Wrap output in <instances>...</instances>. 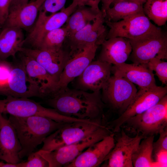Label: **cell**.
Returning <instances> with one entry per match:
<instances>
[{
	"instance_id": "d4e9b609",
	"label": "cell",
	"mask_w": 167,
	"mask_h": 167,
	"mask_svg": "<svg viewBox=\"0 0 167 167\" xmlns=\"http://www.w3.org/2000/svg\"><path fill=\"white\" fill-rule=\"evenodd\" d=\"M102 12L100 9H96L91 7L77 6L66 23L65 26L68 33L67 37L94 21Z\"/></svg>"
},
{
	"instance_id": "8992f818",
	"label": "cell",
	"mask_w": 167,
	"mask_h": 167,
	"mask_svg": "<svg viewBox=\"0 0 167 167\" xmlns=\"http://www.w3.org/2000/svg\"><path fill=\"white\" fill-rule=\"evenodd\" d=\"M0 112L2 114L20 117L40 116L50 118L59 122L70 123L77 119L59 113L55 109L45 108L28 98L7 96L0 99Z\"/></svg>"
},
{
	"instance_id": "ffe728a7",
	"label": "cell",
	"mask_w": 167,
	"mask_h": 167,
	"mask_svg": "<svg viewBox=\"0 0 167 167\" xmlns=\"http://www.w3.org/2000/svg\"><path fill=\"white\" fill-rule=\"evenodd\" d=\"M7 96L41 97L38 88L29 79L20 62L17 64H12L8 81Z\"/></svg>"
},
{
	"instance_id": "74e56055",
	"label": "cell",
	"mask_w": 167,
	"mask_h": 167,
	"mask_svg": "<svg viewBox=\"0 0 167 167\" xmlns=\"http://www.w3.org/2000/svg\"><path fill=\"white\" fill-rule=\"evenodd\" d=\"M29 0H15L12 3L10 7H19L24 6L28 3ZM36 0H31V2L34 1Z\"/></svg>"
},
{
	"instance_id": "e0dca14e",
	"label": "cell",
	"mask_w": 167,
	"mask_h": 167,
	"mask_svg": "<svg viewBox=\"0 0 167 167\" xmlns=\"http://www.w3.org/2000/svg\"><path fill=\"white\" fill-rule=\"evenodd\" d=\"M114 133L90 145L65 167H96L103 163L115 144Z\"/></svg>"
},
{
	"instance_id": "7bdbcfd3",
	"label": "cell",
	"mask_w": 167,
	"mask_h": 167,
	"mask_svg": "<svg viewBox=\"0 0 167 167\" xmlns=\"http://www.w3.org/2000/svg\"><path fill=\"white\" fill-rule=\"evenodd\" d=\"M14 0H14L13 1H14Z\"/></svg>"
},
{
	"instance_id": "d6986e66",
	"label": "cell",
	"mask_w": 167,
	"mask_h": 167,
	"mask_svg": "<svg viewBox=\"0 0 167 167\" xmlns=\"http://www.w3.org/2000/svg\"><path fill=\"white\" fill-rule=\"evenodd\" d=\"M21 149L15 127L8 119L2 116L0 127V159L9 163H20L19 154Z\"/></svg>"
},
{
	"instance_id": "484cf974",
	"label": "cell",
	"mask_w": 167,
	"mask_h": 167,
	"mask_svg": "<svg viewBox=\"0 0 167 167\" xmlns=\"http://www.w3.org/2000/svg\"><path fill=\"white\" fill-rule=\"evenodd\" d=\"M154 138V135H151L143 139L141 141L132 156L133 167H159L158 163L153 160L152 157Z\"/></svg>"
},
{
	"instance_id": "d590c367",
	"label": "cell",
	"mask_w": 167,
	"mask_h": 167,
	"mask_svg": "<svg viewBox=\"0 0 167 167\" xmlns=\"http://www.w3.org/2000/svg\"><path fill=\"white\" fill-rule=\"evenodd\" d=\"M78 6H88L96 9H100L99 4L101 0H72Z\"/></svg>"
},
{
	"instance_id": "f1b7e54d",
	"label": "cell",
	"mask_w": 167,
	"mask_h": 167,
	"mask_svg": "<svg viewBox=\"0 0 167 167\" xmlns=\"http://www.w3.org/2000/svg\"><path fill=\"white\" fill-rule=\"evenodd\" d=\"M68 34L67 29L65 26L53 30L44 35L36 49L59 50L62 48Z\"/></svg>"
},
{
	"instance_id": "7a4b0ae2",
	"label": "cell",
	"mask_w": 167,
	"mask_h": 167,
	"mask_svg": "<svg viewBox=\"0 0 167 167\" xmlns=\"http://www.w3.org/2000/svg\"><path fill=\"white\" fill-rule=\"evenodd\" d=\"M8 119L15 127L21 144L20 159L28 156L47 137L67 123L40 116L20 117L10 115Z\"/></svg>"
},
{
	"instance_id": "2e32d148",
	"label": "cell",
	"mask_w": 167,
	"mask_h": 167,
	"mask_svg": "<svg viewBox=\"0 0 167 167\" xmlns=\"http://www.w3.org/2000/svg\"><path fill=\"white\" fill-rule=\"evenodd\" d=\"M112 64L92 61L77 78L76 89L92 92L100 91L111 76Z\"/></svg>"
},
{
	"instance_id": "ba28073f",
	"label": "cell",
	"mask_w": 167,
	"mask_h": 167,
	"mask_svg": "<svg viewBox=\"0 0 167 167\" xmlns=\"http://www.w3.org/2000/svg\"><path fill=\"white\" fill-rule=\"evenodd\" d=\"M101 89L102 100L106 107L119 116L126 110L137 92L134 84L114 75L110 76Z\"/></svg>"
},
{
	"instance_id": "e575fe53",
	"label": "cell",
	"mask_w": 167,
	"mask_h": 167,
	"mask_svg": "<svg viewBox=\"0 0 167 167\" xmlns=\"http://www.w3.org/2000/svg\"><path fill=\"white\" fill-rule=\"evenodd\" d=\"M155 161L159 167H167V151H162L155 154Z\"/></svg>"
},
{
	"instance_id": "83f0119b",
	"label": "cell",
	"mask_w": 167,
	"mask_h": 167,
	"mask_svg": "<svg viewBox=\"0 0 167 167\" xmlns=\"http://www.w3.org/2000/svg\"><path fill=\"white\" fill-rule=\"evenodd\" d=\"M143 12L150 19L159 26L167 20V0H147L143 6Z\"/></svg>"
},
{
	"instance_id": "cb8c5ba5",
	"label": "cell",
	"mask_w": 167,
	"mask_h": 167,
	"mask_svg": "<svg viewBox=\"0 0 167 167\" xmlns=\"http://www.w3.org/2000/svg\"><path fill=\"white\" fill-rule=\"evenodd\" d=\"M0 33V58L15 57L25 43L22 29L15 27H3Z\"/></svg>"
},
{
	"instance_id": "ac0fdd59",
	"label": "cell",
	"mask_w": 167,
	"mask_h": 167,
	"mask_svg": "<svg viewBox=\"0 0 167 167\" xmlns=\"http://www.w3.org/2000/svg\"><path fill=\"white\" fill-rule=\"evenodd\" d=\"M20 56V62L29 79L38 88L41 97L52 98L55 93L57 82L33 58L22 53Z\"/></svg>"
},
{
	"instance_id": "b9f144b4",
	"label": "cell",
	"mask_w": 167,
	"mask_h": 167,
	"mask_svg": "<svg viewBox=\"0 0 167 167\" xmlns=\"http://www.w3.org/2000/svg\"><path fill=\"white\" fill-rule=\"evenodd\" d=\"M2 116V113H1V112H0V127L1 124V118Z\"/></svg>"
},
{
	"instance_id": "6da1fadb",
	"label": "cell",
	"mask_w": 167,
	"mask_h": 167,
	"mask_svg": "<svg viewBox=\"0 0 167 167\" xmlns=\"http://www.w3.org/2000/svg\"><path fill=\"white\" fill-rule=\"evenodd\" d=\"M47 101L60 114L81 119H103L104 109L106 107L100 91L89 92L68 87Z\"/></svg>"
},
{
	"instance_id": "60d3db41",
	"label": "cell",
	"mask_w": 167,
	"mask_h": 167,
	"mask_svg": "<svg viewBox=\"0 0 167 167\" xmlns=\"http://www.w3.org/2000/svg\"><path fill=\"white\" fill-rule=\"evenodd\" d=\"M9 62L0 58V70L4 66L8 64Z\"/></svg>"
},
{
	"instance_id": "5bb4252c",
	"label": "cell",
	"mask_w": 167,
	"mask_h": 167,
	"mask_svg": "<svg viewBox=\"0 0 167 167\" xmlns=\"http://www.w3.org/2000/svg\"><path fill=\"white\" fill-rule=\"evenodd\" d=\"M99 46L95 43L89 44L70 58L57 82L54 96L67 87L70 83L83 72L93 61Z\"/></svg>"
},
{
	"instance_id": "603a6c76",
	"label": "cell",
	"mask_w": 167,
	"mask_h": 167,
	"mask_svg": "<svg viewBox=\"0 0 167 167\" xmlns=\"http://www.w3.org/2000/svg\"><path fill=\"white\" fill-rule=\"evenodd\" d=\"M101 45V50L98 59L112 65L125 62L132 51L129 41L124 37L105 39Z\"/></svg>"
},
{
	"instance_id": "836d02e7",
	"label": "cell",
	"mask_w": 167,
	"mask_h": 167,
	"mask_svg": "<svg viewBox=\"0 0 167 167\" xmlns=\"http://www.w3.org/2000/svg\"><path fill=\"white\" fill-rule=\"evenodd\" d=\"M14 0H0V28L5 24Z\"/></svg>"
},
{
	"instance_id": "44dd1931",
	"label": "cell",
	"mask_w": 167,
	"mask_h": 167,
	"mask_svg": "<svg viewBox=\"0 0 167 167\" xmlns=\"http://www.w3.org/2000/svg\"><path fill=\"white\" fill-rule=\"evenodd\" d=\"M111 73L126 79L138 85L139 88L146 89L156 86L153 71L146 64L124 62L114 65L112 66Z\"/></svg>"
},
{
	"instance_id": "9a60e30c",
	"label": "cell",
	"mask_w": 167,
	"mask_h": 167,
	"mask_svg": "<svg viewBox=\"0 0 167 167\" xmlns=\"http://www.w3.org/2000/svg\"><path fill=\"white\" fill-rule=\"evenodd\" d=\"M20 53L30 57L41 65L57 82L68 60L69 51L62 48L58 50L22 47Z\"/></svg>"
},
{
	"instance_id": "7402d4cb",
	"label": "cell",
	"mask_w": 167,
	"mask_h": 167,
	"mask_svg": "<svg viewBox=\"0 0 167 167\" xmlns=\"http://www.w3.org/2000/svg\"><path fill=\"white\" fill-rule=\"evenodd\" d=\"M45 1L36 0L21 6L11 7L3 27H15L25 30L32 28L37 20L39 9Z\"/></svg>"
},
{
	"instance_id": "8fae6325",
	"label": "cell",
	"mask_w": 167,
	"mask_h": 167,
	"mask_svg": "<svg viewBox=\"0 0 167 167\" xmlns=\"http://www.w3.org/2000/svg\"><path fill=\"white\" fill-rule=\"evenodd\" d=\"M105 17L102 12L93 21L71 36L67 37L71 58L82 51L87 45L95 43L101 45L105 39L107 32L104 24Z\"/></svg>"
},
{
	"instance_id": "5b68a950",
	"label": "cell",
	"mask_w": 167,
	"mask_h": 167,
	"mask_svg": "<svg viewBox=\"0 0 167 167\" xmlns=\"http://www.w3.org/2000/svg\"><path fill=\"white\" fill-rule=\"evenodd\" d=\"M105 124L103 119H84L66 123L45 138L40 150L50 151L70 144L86 137Z\"/></svg>"
},
{
	"instance_id": "ab89813d",
	"label": "cell",
	"mask_w": 167,
	"mask_h": 167,
	"mask_svg": "<svg viewBox=\"0 0 167 167\" xmlns=\"http://www.w3.org/2000/svg\"><path fill=\"white\" fill-rule=\"evenodd\" d=\"M147 0H113L112 3L113 4L118 2L123 1H128L134 2L141 4L143 5Z\"/></svg>"
},
{
	"instance_id": "277c9868",
	"label": "cell",
	"mask_w": 167,
	"mask_h": 167,
	"mask_svg": "<svg viewBox=\"0 0 167 167\" xmlns=\"http://www.w3.org/2000/svg\"><path fill=\"white\" fill-rule=\"evenodd\" d=\"M167 95L143 112L128 119L122 126L143 138L157 135L167 127Z\"/></svg>"
},
{
	"instance_id": "4dcf8cb0",
	"label": "cell",
	"mask_w": 167,
	"mask_h": 167,
	"mask_svg": "<svg viewBox=\"0 0 167 167\" xmlns=\"http://www.w3.org/2000/svg\"><path fill=\"white\" fill-rule=\"evenodd\" d=\"M67 0H45L40 7L38 15H49L65 7Z\"/></svg>"
},
{
	"instance_id": "ee69618b",
	"label": "cell",
	"mask_w": 167,
	"mask_h": 167,
	"mask_svg": "<svg viewBox=\"0 0 167 167\" xmlns=\"http://www.w3.org/2000/svg\"><path fill=\"white\" fill-rule=\"evenodd\" d=\"M0 32H1L0 31Z\"/></svg>"
},
{
	"instance_id": "4316f807",
	"label": "cell",
	"mask_w": 167,
	"mask_h": 167,
	"mask_svg": "<svg viewBox=\"0 0 167 167\" xmlns=\"http://www.w3.org/2000/svg\"><path fill=\"white\" fill-rule=\"evenodd\" d=\"M113 4L106 11L105 21L117 22L130 15L143 13V5L134 2L123 1Z\"/></svg>"
},
{
	"instance_id": "1f68e13d",
	"label": "cell",
	"mask_w": 167,
	"mask_h": 167,
	"mask_svg": "<svg viewBox=\"0 0 167 167\" xmlns=\"http://www.w3.org/2000/svg\"><path fill=\"white\" fill-rule=\"evenodd\" d=\"M28 157L27 161L21 162V167H49L48 162L37 152H32Z\"/></svg>"
},
{
	"instance_id": "3957f363",
	"label": "cell",
	"mask_w": 167,
	"mask_h": 167,
	"mask_svg": "<svg viewBox=\"0 0 167 167\" xmlns=\"http://www.w3.org/2000/svg\"><path fill=\"white\" fill-rule=\"evenodd\" d=\"M132 46L129 60L136 65L147 64L156 58L167 59V35L157 27L149 32L133 39H129Z\"/></svg>"
},
{
	"instance_id": "d6a6232c",
	"label": "cell",
	"mask_w": 167,
	"mask_h": 167,
	"mask_svg": "<svg viewBox=\"0 0 167 167\" xmlns=\"http://www.w3.org/2000/svg\"><path fill=\"white\" fill-rule=\"evenodd\" d=\"M158 140L153 143V153L162 151H167V128L166 127L159 133Z\"/></svg>"
},
{
	"instance_id": "4fadbf2b",
	"label": "cell",
	"mask_w": 167,
	"mask_h": 167,
	"mask_svg": "<svg viewBox=\"0 0 167 167\" xmlns=\"http://www.w3.org/2000/svg\"><path fill=\"white\" fill-rule=\"evenodd\" d=\"M143 137L136 134L131 137L122 129L115 145L105 161L101 165L103 167H133L132 157Z\"/></svg>"
},
{
	"instance_id": "9c48e42d",
	"label": "cell",
	"mask_w": 167,
	"mask_h": 167,
	"mask_svg": "<svg viewBox=\"0 0 167 167\" xmlns=\"http://www.w3.org/2000/svg\"><path fill=\"white\" fill-rule=\"evenodd\" d=\"M167 93V85H156L146 89L139 88L126 110L117 118L107 122L106 126L114 133L119 132L128 119L153 106Z\"/></svg>"
},
{
	"instance_id": "52a82bcc",
	"label": "cell",
	"mask_w": 167,
	"mask_h": 167,
	"mask_svg": "<svg viewBox=\"0 0 167 167\" xmlns=\"http://www.w3.org/2000/svg\"><path fill=\"white\" fill-rule=\"evenodd\" d=\"M112 133L105 124L91 134L75 143L52 151L40 150L37 152L47 161L49 167H64L72 161L90 145Z\"/></svg>"
},
{
	"instance_id": "f35d334b",
	"label": "cell",
	"mask_w": 167,
	"mask_h": 167,
	"mask_svg": "<svg viewBox=\"0 0 167 167\" xmlns=\"http://www.w3.org/2000/svg\"><path fill=\"white\" fill-rule=\"evenodd\" d=\"M21 162L16 164H12L0 161V167H21Z\"/></svg>"
},
{
	"instance_id": "30bf717a",
	"label": "cell",
	"mask_w": 167,
	"mask_h": 167,
	"mask_svg": "<svg viewBox=\"0 0 167 167\" xmlns=\"http://www.w3.org/2000/svg\"><path fill=\"white\" fill-rule=\"evenodd\" d=\"M105 23L109 28L105 39L116 37L133 39L144 35L157 27L144 13L130 15L117 22L105 21Z\"/></svg>"
},
{
	"instance_id": "8d00e7d4",
	"label": "cell",
	"mask_w": 167,
	"mask_h": 167,
	"mask_svg": "<svg viewBox=\"0 0 167 167\" xmlns=\"http://www.w3.org/2000/svg\"><path fill=\"white\" fill-rule=\"evenodd\" d=\"M113 0H101L102 7L101 10L105 17L106 11L110 7L111 4Z\"/></svg>"
},
{
	"instance_id": "f546056e",
	"label": "cell",
	"mask_w": 167,
	"mask_h": 167,
	"mask_svg": "<svg viewBox=\"0 0 167 167\" xmlns=\"http://www.w3.org/2000/svg\"><path fill=\"white\" fill-rule=\"evenodd\" d=\"M150 70L154 71L162 85L167 84V62L162 61L161 59L153 58L145 64Z\"/></svg>"
},
{
	"instance_id": "7c38bea8",
	"label": "cell",
	"mask_w": 167,
	"mask_h": 167,
	"mask_svg": "<svg viewBox=\"0 0 167 167\" xmlns=\"http://www.w3.org/2000/svg\"><path fill=\"white\" fill-rule=\"evenodd\" d=\"M77 6L76 3L72 2L69 6L59 12L48 16L38 15L34 25L25 39V43L30 45L32 48L36 49L44 35L49 32L62 27Z\"/></svg>"
}]
</instances>
